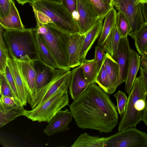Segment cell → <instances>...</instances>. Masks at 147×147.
Segmentation results:
<instances>
[{
  "instance_id": "1",
  "label": "cell",
  "mask_w": 147,
  "mask_h": 147,
  "mask_svg": "<svg viewBox=\"0 0 147 147\" xmlns=\"http://www.w3.org/2000/svg\"><path fill=\"white\" fill-rule=\"evenodd\" d=\"M69 109L77 126L109 133L117 125L116 107L108 94L96 83L73 100Z\"/></svg>"
},
{
  "instance_id": "2",
  "label": "cell",
  "mask_w": 147,
  "mask_h": 147,
  "mask_svg": "<svg viewBox=\"0 0 147 147\" xmlns=\"http://www.w3.org/2000/svg\"><path fill=\"white\" fill-rule=\"evenodd\" d=\"M29 3L32 7L36 20L41 23L51 24L69 34L80 33L76 22L62 3L45 0H32Z\"/></svg>"
},
{
  "instance_id": "3",
  "label": "cell",
  "mask_w": 147,
  "mask_h": 147,
  "mask_svg": "<svg viewBox=\"0 0 147 147\" xmlns=\"http://www.w3.org/2000/svg\"><path fill=\"white\" fill-rule=\"evenodd\" d=\"M36 28L43 42L55 60L59 68L70 70L67 48L70 34L50 24H44L36 20Z\"/></svg>"
},
{
  "instance_id": "4",
  "label": "cell",
  "mask_w": 147,
  "mask_h": 147,
  "mask_svg": "<svg viewBox=\"0 0 147 147\" xmlns=\"http://www.w3.org/2000/svg\"><path fill=\"white\" fill-rule=\"evenodd\" d=\"M3 36L11 58L19 61L40 60L32 28L6 30Z\"/></svg>"
},
{
  "instance_id": "5",
  "label": "cell",
  "mask_w": 147,
  "mask_h": 147,
  "mask_svg": "<svg viewBox=\"0 0 147 147\" xmlns=\"http://www.w3.org/2000/svg\"><path fill=\"white\" fill-rule=\"evenodd\" d=\"M147 95L138 77L136 78L132 88L129 94L127 106L118 131L135 127L142 119L146 105Z\"/></svg>"
},
{
  "instance_id": "6",
  "label": "cell",
  "mask_w": 147,
  "mask_h": 147,
  "mask_svg": "<svg viewBox=\"0 0 147 147\" xmlns=\"http://www.w3.org/2000/svg\"><path fill=\"white\" fill-rule=\"evenodd\" d=\"M70 82L63 84L54 95L40 106L31 110H24L23 116L32 121L49 123L58 111L69 105L67 88Z\"/></svg>"
},
{
  "instance_id": "7",
  "label": "cell",
  "mask_w": 147,
  "mask_h": 147,
  "mask_svg": "<svg viewBox=\"0 0 147 147\" xmlns=\"http://www.w3.org/2000/svg\"><path fill=\"white\" fill-rule=\"evenodd\" d=\"M71 71L55 68L53 76L47 84L35 90L27 102L32 109L40 106L54 95L64 83L70 80Z\"/></svg>"
},
{
  "instance_id": "8",
  "label": "cell",
  "mask_w": 147,
  "mask_h": 147,
  "mask_svg": "<svg viewBox=\"0 0 147 147\" xmlns=\"http://www.w3.org/2000/svg\"><path fill=\"white\" fill-rule=\"evenodd\" d=\"M105 147H147V134L129 127L107 138Z\"/></svg>"
},
{
  "instance_id": "9",
  "label": "cell",
  "mask_w": 147,
  "mask_h": 147,
  "mask_svg": "<svg viewBox=\"0 0 147 147\" xmlns=\"http://www.w3.org/2000/svg\"><path fill=\"white\" fill-rule=\"evenodd\" d=\"M136 0H120L115 6L125 15L130 24L131 31L128 35L133 38L135 33L145 23L142 4H136Z\"/></svg>"
},
{
  "instance_id": "10",
  "label": "cell",
  "mask_w": 147,
  "mask_h": 147,
  "mask_svg": "<svg viewBox=\"0 0 147 147\" xmlns=\"http://www.w3.org/2000/svg\"><path fill=\"white\" fill-rule=\"evenodd\" d=\"M80 33L85 34L95 24L99 18L92 5L87 0H77Z\"/></svg>"
},
{
  "instance_id": "11",
  "label": "cell",
  "mask_w": 147,
  "mask_h": 147,
  "mask_svg": "<svg viewBox=\"0 0 147 147\" xmlns=\"http://www.w3.org/2000/svg\"><path fill=\"white\" fill-rule=\"evenodd\" d=\"M131 49L127 36L121 37L116 52L111 56L117 62L119 67V86L126 81Z\"/></svg>"
},
{
  "instance_id": "12",
  "label": "cell",
  "mask_w": 147,
  "mask_h": 147,
  "mask_svg": "<svg viewBox=\"0 0 147 147\" xmlns=\"http://www.w3.org/2000/svg\"><path fill=\"white\" fill-rule=\"evenodd\" d=\"M73 117L68 109L58 111L49 123L43 132L49 136L69 129L68 125Z\"/></svg>"
},
{
  "instance_id": "13",
  "label": "cell",
  "mask_w": 147,
  "mask_h": 147,
  "mask_svg": "<svg viewBox=\"0 0 147 147\" xmlns=\"http://www.w3.org/2000/svg\"><path fill=\"white\" fill-rule=\"evenodd\" d=\"M7 66L9 68L16 84L24 106L27 102L29 89L26 81L21 71L20 62L11 58L7 60Z\"/></svg>"
},
{
  "instance_id": "14",
  "label": "cell",
  "mask_w": 147,
  "mask_h": 147,
  "mask_svg": "<svg viewBox=\"0 0 147 147\" xmlns=\"http://www.w3.org/2000/svg\"><path fill=\"white\" fill-rule=\"evenodd\" d=\"M90 85L85 78L81 65L71 71L69 89L71 97L74 100L82 94Z\"/></svg>"
},
{
  "instance_id": "15",
  "label": "cell",
  "mask_w": 147,
  "mask_h": 147,
  "mask_svg": "<svg viewBox=\"0 0 147 147\" xmlns=\"http://www.w3.org/2000/svg\"><path fill=\"white\" fill-rule=\"evenodd\" d=\"M85 37V34L77 33L70 35L67 54L68 64L70 68L80 65L79 62L80 53Z\"/></svg>"
},
{
  "instance_id": "16",
  "label": "cell",
  "mask_w": 147,
  "mask_h": 147,
  "mask_svg": "<svg viewBox=\"0 0 147 147\" xmlns=\"http://www.w3.org/2000/svg\"><path fill=\"white\" fill-rule=\"evenodd\" d=\"M103 20L98 18L94 26L85 33V38L80 53L79 62L80 65L86 60L88 52L101 34L103 26Z\"/></svg>"
},
{
  "instance_id": "17",
  "label": "cell",
  "mask_w": 147,
  "mask_h": 147,
  "mask_svg": "<svg viewBox=\"0 0 147 147\" xmlns=\"http://www.w3.org/2000/svg\"><path fill=\"white\" fill-rule=\"evenodd\" d=\"M33 62L36 74V90L43 87L49 82L53 76L55 68L39 59L33 61Z\"/></svg>"
},
{
  "instance_id": "18",
  "label": "cell",
  "mask_w": 147,
  "mask_h": 147,
  "mask_svg": "<svg viewBox=\"0 0 147 147\" xmlns=\"http://www.w3.org/2000/svg\"><path fill=\"white\" fill-rule=\"evenodd\" d=\"M141 57L137 52L131 49L127 76L125 82V91L128 94L131 91L138 72L141 65Z\"/></svg>"
},
{
  "instance_id": "19",
  "label": "cell",
  "mask_w": 147,
  "mask_h": 147,
  "mask_svg": "<svg viewBox=\"0 0 147 147\" xmlns=\"http://www.w3.org/2000/svg\"><path fill=\"white\" fill-rule=\"evenodd\" d=\"M32 33L37 49L40 60L52 68H59L55 60L43 42L40 36L37 32L36 28H32Z\"/></svg>"
},
{
  "instance_id": "20",
  "label": "cell",
  "mask_w": 147,
  "mask_h": 147,
  "mask_svg": "<svg viewBox=\"0 0 147 147\" xmlns=\"http://www.w3.org/2000/svg\"><path fill=\"white\" fill-rule=\"evenodd\" d=\"M0 24L2 27L6 30L25 29L14 3L12 0L10 13L7 16L0 18Z\"/></svg>"
},
{
  "instance_id": "21",
  "label": "cell",
  "mask_w": 147,
  "mask_h": 147,
  "mask_svg": "<svg viewBox=\"0 0 147 147\" xmlns=\"http://www.w3.org/2000/svg\"><path fill=\"white\" fill-rule=\"evenodd\" d=\"M19 61L22 74L29 89L28 100L33 95L35 90L36 74L34 67L33 61L31 60Z\"/></svg>"
},
{
  "instance_id": "22",
  "label": "cell",
  "mask_w": 147,
  "mask_h": 147,
  "mask_svg": "<svg viewBox=\"0 0 147 147\" xmlns=\"http://www.w3.org/2000/svg\"><path fill=\"white\" fill-rule=\"evenodd\" d=\"M107 138L92 136L87 133L80 135L71 147H105Z\"/></svg>"
},
{
  "instance_id": "23",
  "label": "cell",
  "mask_w": 147,
  "mask_h": 147,
  "mask_svg": "<svg viewBox=\"0 0 147 147\" xmlns=\"http://www.w3.org/2000/svg\"><path fill=\"white\" fill-rule=\"evenodd\" d=\"M105 69L115 88L119 86V69L118 64L108 53H106L104 62Z\"/></svg>"
},
{
  "instance_id": "24",
  "label": "cell",
  "mask_w": 147,
  "mask_h": 147,
  "mask_svg": "<svg viewBox=\"0 0 147 147\" xmlns=\"http://www.w3.org/2000/svg\"><path fill=\"white\" fill-rule=\"evenodd\" d=\"M121 37L115 26L112 29L102 46L104 52L112 56L117 51Z\"/></svg>"
},
{
  "instance_id": "25",
  "label": "cell",
  "mask_w": 147,
  "mask_h": 147,
  "mask_svg": "<svg viewBox=\"0 0 147 147\" xmlns=\"http://www.w3.org/2000/svg\"><path fill=\"white\" fill-rule=\"evenodd\" d=\"M117 13L115 9L113 8L105 16L102 32L98 41V45L102 46L112 29L115 26Z\"/></svg>"
},
{
  "instance_id": "26",
  "label": "cell",
  "mask_w": 147,
  "mask_h": 147,
  "mask_svg": "<svg viewBox=\"0 0 147 147\" xmlns=\"http://www.w3.org/2000/svg\"><path fill=\"white\" fill-rule=\"evenodd\" d=\"M24 106L10 109L3 108L0 105V127H1L17 117L23 115Z\"/></svg>"
},
{
  "instance_id": "27",
  "label": "cell",
  "mask_w": 147,
  "mask_h": 147,
  "mask_svg": "<svg viewBox=\"0 0 147 147\" xmlns=\"http://www.w3.org/2000/svg\"><path fill=\"white\" fill-rule=\"evenodd\" d=\"M95 82L108 94H112L116 90L107 72L104 63L96 76Z\"/></svg>"
},
{
  "instance_id": "28",
  "label": "cell",
  "mask_w": 147,
  "mask_h": 147,
  "mask_svg": "<svg viewBox=\"0 0 147 147\" xmlns=\"http://www.w3.org/2000/svg\"><path fill=\"white\" fill-rule=\"evenodd\" d=\"M133 39L137 51L142 56L147 49V24L145 23L135 33Z\"/></svg>"
},
{
  "instance_id": "29",
  "label": "cell",
  "mask_w": 147,
  "mask_h": 147,
  "mask_svg": "<svg viewBox=\"0 0 147 147\" xmlns=\"http://www.w3.org/2000/svg\"><path fill=\"white\" fill-rule=\"evenodd\" d=\"M81 65L84 77L90 84L96 83L95 80L98 72L94 59H86Z\"/></svg>"
},
{
  "instance_id": "30",
  "label": "cell",
  "mask_w": 147,
  "mask_h": 147,
  "mask_svg": "<svg viewBox=\"0 0 147 147\" xmlns=\"http://www.w3.org/2000/svg\"><path fill=\"white\" fill-rule=\"evenodd\" d=\"M115 26L121 37L127 36L130 32V26L127 19L119 10L116 14Z\"/></svg>"
},
{
  "instance_id": "31",
  "label": "cell",
  "mask_w": 147,
  "mask_h": 147,
  "mask_svg": "<svg viewBox=\"0 0 147 147\" xmlns=\"http://www.w3.org/2000/svg\"><path fill=\"white\" fill-rule=\"evenodd\" d=\"M3 28L0 25V73L4 74L7 66L9 54L4 41Z\"/></svg>"
},
{
  "instance_id": "32",
  "label": "cell",
  "mask_w": 147,
  "mask_h": 147,
  "mask_svg": "<svg viewBox=\"0 0 147 147\" xmlns=\"http://www.w3.org/2000/svg\"><path fill=\"white\" fill-rule=\"evenodd\" d=\"M92 5L98 18L103 19L113 6L103 3L101 0H87Z\"/></svg>"
},
{
  "instance_id": "33",
  "label": "cell",
  "mask_w": 147,
  "mask_h": 147,
  "mask_svg": "<svg viewBox=\"0 0 147 147\" xmlns=\"http://www.w3.org/2000/svg\"><path fill=\"white\" fill-rule=\"evenodd\" d=\"M3 74L11 88L16 102L18 104L23 105L22 101L20 97L15 81L7 66L6 67L4 74Z\"/></svg>"
},
{
  "instance_id": "34",
  "label": "cell",
  "mask_w": 147,
  "mask_h": 147,
  "mask_svg": "<svg viewBox=\"0 0 147 147\" xmlns=\"http://www.w3.org/2000/svg\"><path fill=\"white\" fill-rule=\"evenodd\" d=\"M113 96L117 101V109L120 115L122 116L125 111L128 98L125 93L120 90L114 94Z\"/></svg>"
},
{
  "instance_id": "35",
  "label": "cell",
  "mask_w": 147,
  "mask_h": 147,
  "mask_svg": "<svg viewBox=\"0 0 147 147\" xmlns=\"http://www.w3.org/2000/svg\"><path fill=\"white\" fill-rule=\"evenodd\" d=\"M62 3L72 15L77 23L78 19L77 0H63Z\"/></svg>"
},
{
  "instance_id": "36",
  "label": "cell",
  "mask_w": 147,
  "mask_h": 147,
  "mask_svg": "<svg viewBox=\"0 0 147 147\" xmlns=\"http://www.w3.org/2000/svg\"><path fill=\"white\" fill-rule=\"evenodd\" d=\"M105 55L106 53L102 46L97 45L95 47L94 59L96 63L98 74L104 63Z\"/></svg>"
},
{
  "instance_id": "37",
  "label": "cell",
  "mask_w": 147,
  "mask_h": 147,
  "mask_svg": "<svg viewBox=\"0 0 147 147\" xmlns=\"http://www.w3.org/2000/svg\"><path fill=\"white\" fill-rule=\"evenodd\" d=\"M0 105L6 109L14 108L22 105L18 104L13 97L0 96Z\"/></svg>"
},
{
  "instance_id": "38",
  "label": "cell",
  "mask_w": 147,
  "mask_h": 147,
  "mask_svg": "<svg viewBox=\"0 0 147 147\" xmlns=\"http://www.w3.org/2000/svg\"><path fill=\"white\" fill-rule=\"evenodd\" d=\"M0 96L13 97L11 88L3 74L0 73Z\"/></svg>"
},
{
  "instance_id": "39",
  "label": "cell",
  "mask_w": 147,
  "mask_h": 147,
  "mask_svg": "<svg viewBox=\"0 0 147 147\" xmlns=\"http://www.w3.org/2000/svg\"><path fill=\"white\" fill-rule=\"evenodd\" d=\"M11 0H0V18L7 16L9 13Z\"/></svg>"
},
{
  "instance_id": "40",
  "label": "cell",
  "mask_w": 147,
  "mask_h": 147,
  "mask_svg": "<svg viewBox=\"0 0 147 147\" xmlns=\"http://www.w3.org/2000/svg\"><path fill=\"white\" fill-rule=\"evenodd\" d=\"M140 76H139L147 96V68L140 66Z\"/></svg>"
},
{
  "instance_id": "41",
  "label": "cell",
  "mask_w": 147,
  "mask_h": 147,
  "mask_svg": "<svg viewBox=\"0 0 147 147\" xmlns=\"http://www.w3.org/2000/svg\"><path fill=\"white\" fill-rule=\"evenodd\" d=\"M143 15L146 23L147 24V3L142 4Z\"/></svg>"
},
{
  "instance_id": "42",
  "label": "cell",
  "mask_w": 147,
  "mask_h": 147,
  "mask_svg": "<svg viewBox=\"0 0 147 147\" xmlns=\"http://www.w3.org/2000/svg\"><path fill=\"white\" fill-rule=\"evenodd\" d=\"M142 121H143L147 126V96L146 106L142 117Z\"/></svg>"
},
{
  "instance_id": "43",
  "label": "cell",
  "mask_w": 147,
  "mask_h": 147,
  "mask_svg": "<svg viewBox=\"0 0 147 147\" xmlns=\"http://www.w3.org/2000/svg\"><path fill=\"white\" fill-rule=\"evenodd\" d=\"M20 4L24 5L26 3L28 2H29L31 1L32 0H16Z\"/></svg>"
},
{
  "instance_id": "44",
  "label": "cell",
  "mask_w": 147,
  "mask_h": 147,
  "mask_svg": "<svg viewBox=\"0 0 147 147\" xmlns=\"http://www.w3.org/2000/svg\"><path fill=\"white\" fill-rule=\"evenodd\" d=\"M104 3L114 6L112 0H101Z\"/></svg>"
},
{
  "instance_id": "45",
  "label": "cell",
  "mask_w": 147,
  "mask_h": 147,
  "mask_svg": "<svg viewBox=\"0 0 147 147\" xmlns=\"http://www.w3.org/2000/svg\"><path fill=\"white\" fill-rule=\"evenodd\" d=\"M46 0V1H49V2H51L59 3V4L62 3V1H63V0Z\"/></svg>"
},
{
  "instance_id": "46",
  "label": "cell",
  "mask_w": 147,
  "mask_h": 147,
  "mask_svg": "<svg viewBox=\"0 0 147 147\" xmlns=\"http://www.w3.org/2000/svg\"><path fill=\"white\" fill-rule=\"evenodd\" d=\"M147 3V0H136V4H138L139 3L144 4Z\"/></svg>"
},
{
  "instance_id": "47",
  "label": "cell",
  "mask_w": 147,
  "mask_h": 147,
  "mask_svg": "<svg viewBox=\"0 0 147 147\" xmlns=\"http://www.w3.org/2000/svg\"><path fill=\"white\" fill-rule=\"evenodd\" d=\"M120 0H112L114 6H115L118 3Z\"/></svg>"
},
{
  "instance_id": "48",
  "label": "cell",
  "mask_w": 147,
  "mask_h": 147,
  "mask_svg": "<svg viewBox=\"0 0 147 147\" xmlns=\"http://www.w3.org/2000/svg\"><path fill=\"white\" fill-rule=\"evenodd\" d=\"M141 56H142L147 59V49L144 52L143 55Z\"/></svg>"
}]
</instances>
